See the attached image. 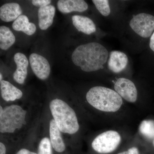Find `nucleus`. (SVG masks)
<instances>
[{
  "label": "nucleus",
  "instance_id": "f3484780",
  "mask_svg": "<svg viewBox=\"0 0 154 154\" xmlns=\"http://www.w3.org/2000/svg\"><path fill=\"white\" fill-rule=\"evenodd\" d=\"M12 27L14 30L22 31L29 36L34 34L36 30L35 24L29 22L28 17L24 15L19 16L13 22Z\"/></svg>",
  "mask_w": 154,
  "mask_h": 154
},
{
  "label": "nucleus",
  "instance_id": "dca6fc26",
  "mask_svg": "<svg viewBox=\"0 0 154 154\" xmlns=\"http://www.w3.org/2000/svg\"><path fill=\"white\" fill-rule=\"evenodd\" d=\"M0 87L2 98L6 102L14 101L21 99L23 96L21 90L8 81H1Z\"/></svg>",
  "mask_w": 154,
  "mask_h": 154
},
{
  "label": "nucleus",
  "instance_id": "7ed1b4c3",
  "mask_svg": "<svg viewBox=\"0 0 154 154\" xmlns=\"http://www.w3.org/2000/svg\"><path fill=\"white\" fill-rule=\"evenodd\" d=\"M53 119L61 132L73 134L79 129V125L74 110L61 99H54L50 103Z\"/></svg>",
  "mask_w": 154,
  "mask_h": 154
},
{
  "label": "nucleus",
  "instance_id": "393cba45",
  "mask_svg": "<svg viewBox=\"0 0 154 154\" xmlns=\"http://www.w3.org/2000/svg\"><path fill=\"white\" fill-rule=\"evenodd\" d=\"M149 47L154 52V31L150 39Z\"/></svg>",
  "mask_w": 154,
  "mask_h": 154
},
{
  "label": "nucleus",
  "instance_id": "ddd939ff",
  "mask_svg": "<svg viewBox=\"0 0 154 154\" xmlns=\"http://www.w3.org/2000/svg\"><path fill=\"white\" fill-rule=\"evenodd\" d=\"M56 9L52 5L40 8L38 10V26L42 30H46L53 22Z\"/></svg>",
  "mask_w": 154,
  "mask_h": 154
},
{
  "label": "nucleus",
  "instance_id": "6e6552de",
  "mask_svg": "<svg viewBox=\"0 0 154 154\" xmlns=\"http://www.w3.org/2000/svg\"><path fill=\"white\" fill-rule=\"evenodd\" d=\"M30 66L34 74L40 79L46 80L51 72L50 65L47 60L42 56L32 53L29 57Z\"/></svg>",
  "mask_w": 154,
  "mask_h": 154
},
{
  "label": "nucleus",
  "instance_id": "1a4fd4ad",
  "mask_svg": "<svg viewBox=\"0 0 154 154\" xmlns=\"http://www.w3.org/2000/svg\"><path fill=\"white\" fill-rule=\"evenodd\" d=\"M128 59L124 53L119 51H113L110 52L107 60V67L115 73H119L126 68Z\"/></svg>",
  "mask_w": 154,
  "mask_h": 154
},
{
  "label": "nucleus",
  "instance_id": "4468645a",
  "mask_svg": "<svg viewBox=\"0 0 154 154\" xmlns=\"http://www.w3.org/2000/svg\"><path fill=\"white\" fill-rule=\"evenodd\" d=\"M49 135L50 140L54 150L59 153L64 151L65 144L62 137L60 131L53 119L50 122Z\"/></svg>",
  "mask_w": 154,
  "mask_h": 154
},
{
  "label": "nucleus",
  "instance_id": "6ab92c4d",
  "mask_svg": "<svg viewBox=\"0 0 154 154\" xmlns=\"http://www.w3.org/2000/svg\"><path fill=\"white\" fill-rule=\"evenodd\" d=\"M139 131L143 136L149 139L154 138V120H144L142 121L139 126Z\"/></svg>",
  "mask_w": 154,
  "mask_h": 154
},
{
  "label": "nucleus",
  "instance_id": "a878e982",
  "mask_svg": "<svg viewBox=\"0 0 154 154\" xmlns=\"http://www.w3.org/2000/svg\"><path fill=\"white\" fill-rule=\"evenodd\" d=\"M5 146L2 142L0 143V154H6Z\"/></svg>",
  "mask_w": 154,
  "mask_h": 154
},
{
  "label": "nucleus",
  "instance_id": "412c9836",
  "mask_svg": "<svg viewBox=\"0 0 154 154\" xmlns=\"http://www.w3.org/2000/svg\"><path fill=\"white\" fill-rule=\"evenodd\" d=\"M51 143L48 138H43L38 144L37 154H52Z\"/></svg>",
  "mask_w": 154,
  "mask_h": 154
},
{
  "label": "nucleus",
  "instance_id": "a211bd4d",
  "mask_svg": "<svg viewBox=\"0 0 154 154\" xmlns=\"http://www.w3.org/2000/svg\"><path fill=\"white\" fill-rule=\"evenodd\" d=\"M16 42V37L11 29L5 26L0 27V48L8 49Z\"/></svg>",
  "mask_w": 154,
  "mask_h": 154
},
{
  "label": "nucleus",
  "instance_id": "5701e85b",
  "mask_svg": "<svg viewBox=\"0 0 154 154\" xmlns=\"http://www.w3.org/2000/svg\"><path fill=\"white\" fill-rule=\"evenodd\" d=\"M117 154H139V152L137 148L133 147L128 149V150L125 151Z\"/></svg>",
  "mask_w": 154,
  "mask_h": 154
},
{
  "label": "nucleus",
  "instance_id": "0eeeda50",
  "mask_svg": "<svg viewBox=\"0 0 154 154\" xmlns=\"http://www.w3.org/2000/svg\"><path fill=\"white\" fill-rule=\"evenodd\" d=\"M115 91L127 102L134 103L137 98V91L134 83L126 78H119L114 85Z\"/></svg>",
  "mask_w": 154,
  "mask_h": 154
},
{
  "label": "nucleus",
  "instance_id": "bb28decb",
  "mask_svg": "<svg viewBox=\"0 0 154 154\" xmlns=\"http://www.w3.org/2000/svg\"><path fill=\"white\" fill-rule=\"evenodd\" d=\"M4 111V108L2 106H0V116L2 115Z\"/></svg>",
  "mask_w": 154,
  "mask_h": 154
},
{
  "label": "nucleus",
  "instance_id": "9d476101",
  "mask_svg": "<svg viewBox=\"0 0 154 154\" xmlns=\"http://www.w3.org/2000/svg\"><path fill=\"white\" fill-rule=\"evenodd\" d=\"M14 60L17 65V69L13 74L15 82L22 85L25 82L28 74L29 62L26 56L22 53H17L14 55Z\"/></svg>",
  "mask_w": 154,
  "mask_h": 154
},
{
  "label": "nucleus",
  "instance_id": "cd10ccee",
  "mask_svg": "<svg viewBox=\"0 0 154 154\" xmlns=\"http://www.w3.org/2000/svg\"><path fill=\"white\" fill-rule=\"evenodd\" d=\"M2 74L1 73H0V82H1V81H2Z\"/></svg>",
  "mask_w": 154,
  "mask_h": 154
},
{
  "label": "nucleus",
  "instance_id": "4be33fe9",
  "mask_svg": "<svg viewBox=\"0 0 154 154\" xmlns=\"http://www.w3.org/2000/svg\"><path fill=\"white\" fill-rule=\"evenodd\" d=\"M51 3V1L50 0H33L32 1L33 5L39 7V8L49 5Z\"/></svg>",
  "mask_w": 154,
  "mask_h": 154
},
{
  "label": "nucleus",
  "instance_id": "423d86ee",
  "mask_svg": "<svg viewBox=\"0 0 154 154\" xmlns=\"http://www.w3.org/2000/svg\"><path fill=\"white\" fill-rule=\"evenodd\" d=\"M129 25L138 36L142 38H149L154 31V17L151 14L140 13L133 17Z\"/></svg>",
  "mask_w": 154,
  "mask_h": 154
},
{
  "label": "nucleus",
  "instance_id": "9b49d317",
  "mask_svg": "<svg viewBox=\"0 0 154 154\" xmlns=\"http://www.w3.org/2000/svg\"><path fill=\"white\" fill-rule=\"evenodd\" d=\"M57 8L63 14L72 12H85L88 8V4L83 0H60L57 3Z\"/></svg>",
  "mask_w": 154,
  "mask_h": 154
},
{
  "label": "nucleus",
  "instance_id": "aec40b11",
  "mask_svg": "<svg viewBox=\"0 0 154 154\" xmlns=\"http://www.w3.org/2000/svg\"><path fill=\"white\" fill-rule=\"evenodd\" d=\"M97 10L102 16L107 17L110 14V8L109 1L107 0H93Z\"/></svg>",
  "mask_w": 154,
  "mask_h": 154
},
{
  "label": "nucleus",
  "instance_id": "f257e3e1",
  "mask_svg": "<svg viewBox=\"0 0 154 154\" xmlns=\"http://www.w3.org/2000/svg\"><path fill=\"white\" fill-rule=\"evenodd\" d=\"M108 56L105 46L98 42H90L77 47L72 54V60L83 71L93 72L103 68Z\"/></svg>",
  "mask_w": 154,
  "mask_h": 154
},
{
  "label": "nucleus",
  "instance_id": "f8f14e48",
  "mask_svg": "<svg viewBox=\"0 0 154 154\" xmlns=\"http://www.w3.org/2000/svg\"><path fill=\"white\" fill-rule=\"evenodd\" d=\"M22 9L17 3H9L5 4L0 8V18L5 22H12L21 16Z\"/></svg>",
  "mask_w": 154,
  "mask_h": 154
},
{
  "label": "nucleus",
  "instance_id": "2eb2a0df",
  "mask_svg": "<svg viewBox=\"0 0 154 154\" xmlns=\"http://www.w3.org/2000/svg\"><path fill=\"white\" fill-rule=\"evenodd\" d=\"M73 25L80 32L91 35L96 31V26L92 19L85 16L74 15L72 17Z\"/></svg>",
  "mask_w": 154,
  "mask_h": 154
},
{
  "label": "nucleus",
  "instance_id": "20e7f679",
  "mask_svg": "<svg viewBox=\"0 0 154 154\" xmlns=\"http://www.w3.org/2000/svg\"><path fill=\"white\" fill-rule=\"evenodd\" d=\"M27 111L19 105H13L4 108L0 116V132L13 133L21 129L26 123Z\"/></svg>",
  "mask_w": 154,
  "mask_h": 154
},
{
  "label": "nucleus",
  "instance_id": "b1692460",
  "mask_svg": "<svg viewBox=\"0 0 154 154\" xmlns=\"http://www.w3.org/2000/svg\"><path fill=\"white\" fill-rule=\"evenodd\" d=\"M16 154H37L34 152L30 151L26 149H22L17 152Z\"/></svg>",
  "mask_w": 154,
  "mask_h": 154
},
{
  "label": "nucleus",
  "instance_id": "39448f33",
  "mask_svg": "<svg viewBox=\"0 0 154 154\" xmlns=\"http://www.w3.org/2000/svg\"><path fill=\"white\" fill-rule=\"evenodd\" d=\"M121 140V136L117 131H108L97 136L92 142V147L99 153H110L117 149Z\"/></svg>",
  "mask_w": 154,
  "mask_h": 154
},
{
  "label": "nucleus",
  "instance_id": "f03ea898",
  "mask_svg": "<svg viewBox=\"0 0 154 154\" xmlns=\"http://www.w3.org/2000/svg\"><path fill=\"white\" fill-rule=\"evenodd\" d=\"M86 97L91 106L104 112H116L123 103L122 98L115 91L102 86L91 88Z\"/></svg>",
  "mask_w": 154,
  "mask_h": 154
},
{
  "label": "nucleus",
  "instance_id": "c85d7f7f",
  "mask_svg": "<svg viewBox=\"0 0 154 154\" xmlns=\"http://www.w3.org/2000/svg\"><path fill=\"white\" fill-rule=\"evenodd\" d=\"M153 146H154V138L153 139Z\"/></svg>",
  "mask_w": 154,
  "mask_h": 154
}]
</instances>
